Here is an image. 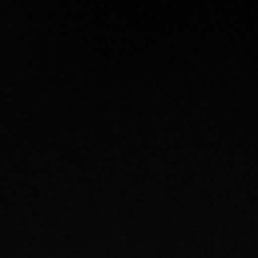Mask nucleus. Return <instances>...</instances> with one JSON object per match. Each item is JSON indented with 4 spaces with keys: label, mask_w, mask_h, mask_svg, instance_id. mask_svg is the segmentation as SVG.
<instances>
[]
</instances>
